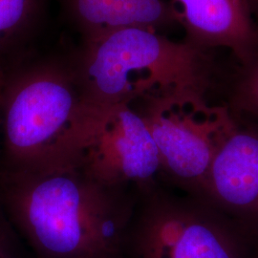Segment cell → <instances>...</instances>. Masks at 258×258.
Segmentation results:
<instances>
[{"label": "cell", "instance_id": "1", "mask_svg": "<svg viewBox=\"0 0 258 258\" xmlns=\"http://www.w3.org/2000/svg\"><path fill=\"white\" fill-rule=\"evenodd\" d=\"M138 191L97 180L76 154L0 165V206L37 258H121Z\"/></svg>", "mask_w": 258, "mask_h": 258}, {"label": "cell", "instance_id": "2", "mask_svg": "<svg viewBox=\"0 0 258 258\" xmlns=\"http://www.w3.org/2000/svg\"><path fill=\"white\" fill-rule=\"evenodd\" d=\"M205 53L147 28H122L84 41L71 63L83 111L133 104L172 89L206 92L210 69Z\"/></svg>", "mask_w": 258, "mask_h": 258}, {"label": "cell", "instance_id": "3", "mask_svg": "<svg viewBox=\"0 0 258 258\" xmlns=\"http://www.w3.org/2000/svg\"><path fill=\"white\" fill-rule=\"evenodd\" d=\"M84 120L71 64L27 59L0 76V165L33 166L76 154Z\"/></svg>", "mask_w": 258, "mask_h": 258}, {"label": "cell", "instance_id": "4", "mask_svg": "<svg viewBox=\"0 0 258 258\" xmlns=\"http://www.w3.org/2000/svg\"><path fill=\"white\" fill-rule=\"evenodd\" d=\"M196 197L139 190L121 258H249L243 229Z\"/></svg>", "mask_w": 258, "mask_h": 258}, {"label": "cell", "instance_id": "5", "mask_svg": "<svg viewBox=\"0 0 258 258\" xmlns=\"http://www.w3.org/2000/svg\"><path fill=\"white\" fill-rule=\"evenodd\" d=\"M206 92L172 89L134 106L156 143L161 177L200 198L212 161L236 119L227 106L212 105Z\"/></svg>", "mask_w": 258, "mask_h": 258}, {"label": "cell", "instance_id": "6", "mask_svg": "<svg viewBox=\"0 0 258 258\" xmlns=\"http://www.w3.org/2000/svg\"><path fill=\"white\" fill-rule=\"evenodd\" d=\"M76 156L89 174L111 185L142 190L161 178L156 143L132 104L86 113Z\"/></svg>", "mask_w": 258, "mask_h": 258}, {"label": "cell", "instance_id": "7", "mask_svg": "<svg viewBox=\"0 0 258 258\" xmlns=\"http://www.w3.org/2000/svg\"><path fill=\"white\" fill-rule=\"evenodd\" d=\"M199 199L258 234V127L235 121L212 161Z\"/></svg>", "mask_w": 258, "mask_h": 258}, {"label": "cell", "instance_id": "8", "mask_svg": "<svg viewBox=\"0 0 258 258\" xmlns=\"http://www.w3.org/2000/svg\"><path fill=\"white\" fill-rule=\"evenodd\" d=\"M168 5L191 45L227 48L241 65L258 55V24L247 0H170Z\"/></svg>", "mask_w": 258, "mask_h": 258}, {"label": "cell", "instance_id": "9", "mask_svg": "<svg viewBox=\"0 0 258 258\" xmlns=\"http://www.w3.org/2000/svg\"><path fill=\"white\" fill-rule=\"evenodd\" d=\"M65 5L84 41L122 28L157 31L175 22L164 0H65Z\"/></svg>", "mask_w": 258, "mask_h": 258}, {"label": "cell", "instance_id": "10", "mask_svg": "<svg viewBox=\"0 0 258 258\" xmlns=\"http://www.w3.org/2000/svg\"><path fill=\"white\" fill-rule=\"evenodd\" d=\"M46 0H0V76L29 59Z\"/></svg>", "mask_w": 258, "mask_h": 258}, {"label": "cell", "instance_id": "11", "mask_svg": "<svg viewBox=\"0 0 258 258\" xmlns=\"http://www.w3.org/2000/svg\"><path fill=\"white\" fill-rule=\"evenodd\" d=\"M234 110L258 118V55L241 70L231 95Z\"/></svg>", "mask_w": 258, "mask_h": 258}, {"label": "cell", "instance_id": "12", "mask_svg": "<svg viewBox=\"0 0 258 258\" xmlns=\"http://www.w3.org/2000/svg\"><path fill=\"white\" fill-rule=\"evenodd\" d=\"M0 258H20L19 234L0 206Z\"/></svg>", "mask_w": 258, "mask_h": 258}, {"label": "cell", "instance_id": "13", "mask_svg": "<svg viewBox=\"0 0 258 258\" xmlns=\"http://www.w3.org/2000/svg\"><path fill=\"white\" fill-rule=\"evenodd\" d=\"M247 2L253 18L258 19V0H247Z\"/></svg>", "mask_w": 258, "mask_h": 258}]
</instances>
